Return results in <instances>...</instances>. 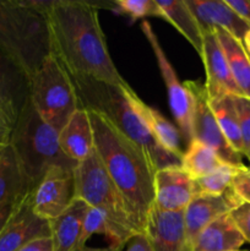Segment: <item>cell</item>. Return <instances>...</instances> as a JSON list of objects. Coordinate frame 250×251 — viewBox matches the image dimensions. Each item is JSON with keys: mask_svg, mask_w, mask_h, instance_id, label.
I'll return each instance as SVG.
<instances>
[{"mask_svg": "<svg viewBox=\"0 0 250 251\" xmlns=\"http://www.w3.org/2000/svg\"><path fill=\"white\" fill-rule=\"evenodd\" d=\"M43 16L49 53L68 74L122 87L129 85L110 56L95 2L51 0Z\"/></svg>", "mask_w": 250, "mask_h": 251, "instance_id": "cell-1", "label": "cell"}, {"mask_svg": "<svg viewBox=\"0 0 250 251\" xmlns=\"http://www.w3.org/2000/svg\"><path fill=\"white\" fill-rule=\"evenodd\" d=\"M95 139V150L144 228L153 207L154 169L141 147L127 139L107 118L87 110Z\"/></svg>", "mask_w": 250, "mask_h": 251, "instance_id": "cell-2", "label": "cell"}, {"mask_svg": "<svg viewBox=\"0 0 250 251\" xmlns=\"http://www.w3.org/2000/svg\"><path fill=\"white\" fill-rule=\"evenodd\" d=\"M70 77L80 107L100 113L127 139L141 147L154 172L167 167L181 166V158L164 150L152 136L147 125L127 100L124 92L125 86L110 85L85 76L70 75Z\"/></svg>", "mask_w": 250, "mask_h": 251, "instance_id": "cell-3", "label": "cell"}, {"mask_svg": "<svg viewBox=\"0 0 250 251\" xmlns=\"http://www.w3.org/2000/svg\"><path fill=\"white\" fill-rule=\"evenodd\" d=\"M9 145L19 161L31 194L50 169L77 166L63 153L59 132L42 119L29 100L12 126Z\"/></svg>", "mask_w": 250, "mask_h": 251, "instance_id": "cell-4", "label": "cell"}, {"mask_svg": "<svg viewBox=\"0 0 250 251\" xmlns=\"http://www.w3.org/2000/svg\"><path fill=\"white\" fill-rule=\"evenodd\" d=\"M0 51L31 76L50 51L43 15L21 0H0Z\"/></svg>", "mask_w": 250, "mask_h": 251, "instance_id": "cell-5", "label": "cell"}, {"mask_svg": "<svg viewBox=\"0 0 250 251\" xmlns=\"http://www.w3.org/2000/svg\"><path fill=\"white\" fill-rule=\"evenodd\" d=\"M74 174L76 198L85 201L90 207L100 210L126 239L144 232L139 218L110 179L96 150L76 166Z\"/></svg>", "mask_w": 250, "mask_h": 251, "instance_id": "cell-6", "label": "cell"}, {"mask_svg": "<svg viewBox=\"0 0 250 251\" xmlns=\"http://www.w3.org/2000/svg\"><path fill=\"white\" fill-rule=\"evenodd\" d=\"M29 100L58 132L81 108L70 75L50 53L29 76Z\"/></svg>", "mask_w": 250, "mask_h": 251, "instance_id": "cell-7", "label": "cell"}, {"mask_svg": "<svg viewBox=\"0 0 250 251\" xmlns=\"http://www.w3.org/2000/svg\"><path fill=\"white\" fill-rule=\"evenodd\" d=\"M141 29L142 33L149 41L150 46H151L152 51L156 56L157 64H158L159 73L163 78V82L166 83L172 115L178 124V129L180 131L181 137L189 145L193 140L191 124H193L194 107H195V100H194L193 93L185 85V82L183 83L179 80L178 75H176L169 59L167 58L151 24L147 21H142Z\"/></svg>", "mask_w": 250, "mask_h": 251, "instance_id": "cell-8", "label": "cell"}, {"mask_svg": "<svg viewBox=\"0 0 250 251\" xmlns=\"http://www.w3.org/2000/svg\"><path fill=\"white\" fill-rule=\"evenodd\" d=\"M185 85L191 91L195 100L193 124H191L193 140L200 141L201 144L212 149L225 163L237 168H245L242 154L233 150L223 135L222 130L218 126L217 120L208 103L205 86L199 81H186Z\"/></svg>", "mask_w": 250, "mask_h": 251, "instance_id": "cell-9", "label": "cell"}, {"mask_svg": "<svg viewBox=\"0 0 250 251\" xmlns=\"http://www.w3.org/2000/svg\"><path fill=\"white\" fill-rule=\"evenodd\" d=\"M75 168L56 167L43 176L32 194V210L38 217L55 220L75 200Z\"/></svg>", "mask_w": 250, "mask_h": 251, "instance_id": "cell-10", "label": "cell"}, {"mask_svg": "<svg viewBox=\"0 0 250 251\" xmlns=\"http://www.w3.org/2000/svg\"><path fill=\"white\" fill-rule=\"evenodd\" d=\"M29 100V76L0 51V122L12 129Z\"/></svg>", "mask_w": 250, "mask_h": 251, "instance_id": "cell-11", "label": "cell"}, {"mask_svg": "<svg viewBox=\"0 0 250 251\" xmlns=\"http://www.w3.org/2000/svg\"><path fill=\"white\" fill-rule=\"evenodd\" d=\"M44 237H50V222L33 212L32 194H28L0 233V251H19L32 240Z\"/></svg>", "mask_w": 250, "mask_h": 251, "instance_id": "cell-12", "label": "cell"}, {"mask_svg": "<svg viewBox=\"0 0 250 251\" xmlns=\"http://www.w3.org/2000/svg\"><path fill=\"white\" fill-rule=\"evenodd\" d=\"M200 56L206 73V82L203 86L208 100L225 95L242 96L233 80L227 59L216 36L215 29L203 31L202 51Z\"/></svg>", "mask_w": 250, "mask_h": 251, "instance_id": "cell-13", "label": "cell"}, {"mask_svg": "<svg viewBox=\"0 0 250 251\" xmlns=\"http://www.w3.org/2000/svg\"><path fill=\"white\" fill-rule=\"evenodd\" d=\"M153 251H190L184 223V211L171 212L152 207L144 225Z\"/></svg>", "mask_w": 250, "mask_h": 251, "instance_id": "cell-14", "label": "cell"}, {"mask_svg": "<svg viewBox=\"0 0 250 251\" xmlns=\"http://www.w3.org/2000/svg\"><path fill=\"white\" fill-rule=\"evenodd\" d=\"M242 202L230 188L222 195H195L184 210L186 240L189 250L199 233L221 216L229 213Z\"/></svg>", "mask_w": 250, "mask_h": 251, "instance_id": "cell-15", "label": "cell"}, {"mask_svg": "<svg viewBox=\"0 0 250 251\" xmlns=\"http://www.w3.org/2000/svg\"><path fill=\"white\" fill-rule=\"evenodd\" d=\"M153 206L161 211H184L195 196L194 180L181 167L158 169L153 179Z\"/></svg>", "mask_w": 250, "mask_h": 251, "instance_id": "cell-16", "label": "cell"}, {"mask_svg": "<svg viewBox=\"0 0 250 251\" xmlns=\"http://www.w3.org/2000/svg\"><path fill=\"white\" fill-rule=\"evenodd\" d=\"M198 19L202 31L222 28L239 41L250 29L247 24L225 0H185Z\"/></svg>", "mask_w": 250, "mask_h": 251, "instance_id": "cell-17", "label": "cell"}, {"mask_svg": "<svg viewBox=\"0 0 250 251\" xmlns=\"http://www.w3.org/2000/svg\"><path fill=\"white\" fill-rule=\"evenodd\" d=\"M59 145L63 153L76 164L81 163L95 151L92 124L88 112L76 110L59 131Z\"/></svg>", "mask_w": 250, "mask_h": 251, "instance_id": "cell-18", "label": "cell"}, {"mask_svg": "<svg viewBox=\"0 0 250 251\" xmlns=\"http://www.w3.org/2000/svg\"><path fill=\"white\" fill-rule=\"evenodd\" d=\"M124 92L134 109L139 113L141 119L147 125L154 140L164 150L181 158L184 151L180 146L181 135L178 127H175L169 120H167L158 110L146 104L129 85L125 86Z\"/></svg>", "mask_w": 250, "mask_h": 251, "instance_id": "cell-19", "label": "cell"}, {"mask_svg": "<svg viewBox=\"0 0 250 251\" xmlns=\"http://www.w3.org/2000/svg\"><path fill=\"white\" fill-rule=\"evenodd\" d=\"M88 208L85 201L76 198L60 216L49 221L54 251H76Z\"/></svg>", "mask_w": 250, "mask_h": 251, "instance_id": "cell-20", "label": "cell"}, {"mask_svg": "<svg viewBox=\"0 0 250 251\" xmlns=\"http://www.w3.org/2000/svg\"><path fill=\"white\" fill-rule=\"evenodd\" d=\"M244 243L229 213H225L199 233L191 244V251H239Z\"/></svg>", "mask_w": 250, "mask_h": 251, "instance_id": "cell-21", "label": "cell"}, {"mask_svg": "<svg viewBox=\"0 0 250 251\" xmlns=\"http://www.w3.org/2000/svg\"><path fill=\"white\" fill-rule=\"evenodd\" d=\"M157 4L161 7L163 20L173 25L179 33L198 51L199 55H201L203 31L185 0H157Z\"/></svg>", "mask_w": 250, "mask_h": 251, "instance_id": "cell-22", "label": "cell"}, {"mask_svg": "<svg viewBox=\"0 0 250 251\" xmlns=\"http://www.w3.org/2000/svg\"><path fill=\"white\" fill-rule=\"evenodd\" d=\"M28 194L19 161L6 145L0 153V208L19 202Z\"/></svg>", "mask_w": 250, "mask_h": 251, "instance_id": "cell-23", "label": "cell"}, {"mask_svg": "<svg viewBox=\"0 0 250 251\" xmlns=\"http://www.w3.org/2000/svg\"><path fill=\"white\" fill-rule=\"evenodd\" d=\"M227 59L230 74L240 95L250 100V56L243 42L222 28H212Z\"/></svg>", "mask_w": 250, "mask_h": 251, "instance_id": "cell-24", "label": "cell"}, {"mask_svg": "<svg viewBox=\"0 0 250 251\" xmlns=\"http://www.w3.org/2000/svg\"><path fill=\"white\" fill-rule=\"evenodd\" d=\"M211 110L218 123V126L222 130L223 135L229 142L234 151L243 156L244 144H243L242 131H240L239 122H238L237 112L233 102V96L225 95L221 97L208 100Z\"/></svg>", "mask_w": 250, "mask_h": 251, "instance_id": "cell-25", "label": "cell"}, {"mask_svg": "<svg viewBox=\"0 0 250 251\" xmlns=\"http://www.w3.org/2000/svg\"><path fill=\"white\" fill-rule=\"evenodd\" d=\"M223 164L225 162L212 149L193 140L184 151L180 167L193 180H196L212 173Z\"/></svg>", "mask_w": 250, "mask_h": 251, "instance_id": "cell-26", "label": "cell"}, {"mask_svg": "<svg viewBox=\"0 0 250 251\" xmlns=\"http://www.w3.org/2000/svg\"><path fill=\"white\" fill-rule=\"evenodd\" d=\"M242 168L225 163L212 173L194 180L195 195H222L232 188L233 179Z\"/></svg>", "mask_w": 250, "mask_h": 251, "instance_id": "cell-27", "label": "cell"}, {"mask_svg": "<svg viewBox=\"0 0 250 251\" xmlns=\"http://www.w3.org/2000/svg\"><path fill=\"white\" fill-rule=\"evenodd\" d=\"M113 11L123 14L136 21L149 16H156L163 19L161 7L157 0H113Z\"/></svg>", "mask_w": 250, "mask_h": 251, "instance_id": "cell-28", "label": "cell"}, {"mask_svg": "<svg viewBox=\"0 0 250 251\" xmlns=\"http://www.w3.org/2000/svg\"><path fill=\"white\" fill-rule=\"evenodd\" d=\"M233 102H234L245 151L250 145V100L244 96H233Z\"/></svg>", "mask_w": 250, "mask_h": 251, "instance_id": "cell-29", "label": "cell"}, {"mask_svg": "<svg viewBox=\"0 0 250 251\" xmlns=\"http://www.w3.org/2000/svg\"><path fill=\"white\" fill-rule=\"evenodd\" d=\"M229 216L245 242L250 243V202L242 201L237 207L230 211Z\"/></svg>", "mask_w": 250, "mask_h": 251, "instance_id": "cell-30", "label": "cell"}, {"mask_svg": "<svg viewBox=\"0 0 250 251\" xmlns=\"http://www.w3.org/2000/svg\"><path fill=\"white\" fill-rule=\"evenodd\" d=\"M235 195L245 202H250V169L242 168L237 172L232 183Z\"/></svg>", "mask_w": 250, "mask_h": 251, "instance_id": "cell-31", "label": "cell"}, {"mask_svg": "<svg viewBox=\"0 0 250 251\" xmlns=\"http://www.w3.org/2000/svg\"><path fill=\"white\" fill-rule=\"evenodd\" d=\"M119 251H153L144 232L132 235Z\"/></svg>", "mask_w": 250, "mask_h": 251, "instance_id": "cell-32", "label": "cell"}, {"mask_svg": "<svg viewBox=\"0 0 250 251\" xmlns=\"http://www.w3.org/2000/svg\"><path fill=\"white\" fill-rule=\"evenodd\" d=\"M19 251H54L53 240L50 237L38 238L22 247Z\"/></svg>", "mask_w": 250, "mask_h": 251, "instance_id": "cell-33", "label": "cell"}, {"mask_svg": "<svg viewBox=\"0 0 250 251\" xmlns=\"http://www.w3.org/2000/svg\"><path fill=\"white\" fill-rule=\"evenodd\" d=\"M225 2L250 25V0H225Z\"/></svg>", "mask_w": 250, "mask_h": 251, "instance_id": "cell-34", "label": "cell"}, {"mask_svg": "<svg viewBox=\"0 0 250 251\" xmlns=\"http://www.w3.org/2000/svg\"><path fill=\"white\" fill-rule=\"evenodd\" d=\"M26 196H25V198H26ZM24 199H22V200H24ZM22 200L19 201V202H16V203H12V205L6 206V207L0 208V233L2 232V229H4L5 226L7 225V222L11 220V217L14 216V213L16 212V210H17V207L20 206V203L22 202Z\"/></svg>", "mask_w": 250, "mask_h": 251, "instance_id": "cell-35", "label": "cell"}, {"mask_svg": "<svg viewBox=\"0 0 250 251\" xmlns=\"http://www.w3.org/2000/svg\"><path fill=\"white\" fill-rule=\"evenodd\" d=\"M10 132H11V129L9 126H6L4 123L0 122V146L9 145Z\"/></svg>", "mask_w": 250, "mask_h": 251, "instance_id": "cell-36", "label": "cell"}, {"mask_svg": "<svg viewBox=\"0 0 250 251\" xmlns=\"http://www.w3.org/2000/svg\"><path fill=\"white\" fill-rule=\"evenodd\" d=\"M242 42H243V46H244L245 50H247V53L249 54V56H250V29L247 32V33H245L244 38H243Z\"/></svg>", "mask_w": 250, "mask_h": 251, "instance_id": "cell-37", "label": "cell"}, {"mask_svg": "<svg viewBox=\"0 0 250 251\" xmlns=\"http://www.w3.org/2000/svg\"><path fill=\"white\" fill-rule=\"evenodd\" d=\"M243 156L247 157L248 161L250 162V145H249V146H248V149L244 151V153H243Z\"/></svg>", "mask_w": 250, "mask_h": 251, "instance_id": "cell-38", "label": "cell"}, {"mask_svg": "<svg viewBox=\"0 0 250 251\" xmlns=\"http://www.w3.org/2000/svg\"><path fill=\"white\" fill-rule=\"evenodd\" d=\"M5 146H6V145H5ZM5 146H0V153H1V151H2V149H4Z\"/></svg>", "mask_w": 250, "mask_h": 251, "instance_id": "cell-39", "label": "cell"}]
</instances>
